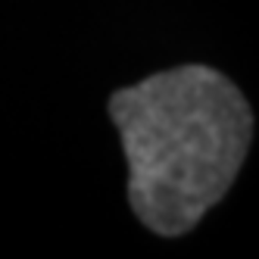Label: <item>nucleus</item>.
I'll return each instance as SVG.
<instances>
[{
  "instance_id": "obj_1",
  "label": "nucleus",
  "mask_w": 259,
  "mask_h": 259,
  "mask_svg": "<svg viewBox=\"0 0 259 259\" xmlns=\"http://www.w3.org/2000/svg\"><path fill=\"white\" fill-rule=\"evenodd\" d=\"M125 159L128 200L162 237H178L228 194L253 138L240 88L209 66H178L109 97Z\"/></svg>"
}]
</instances>
